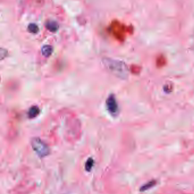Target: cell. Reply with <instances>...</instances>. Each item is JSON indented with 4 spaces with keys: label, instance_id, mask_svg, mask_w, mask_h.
<instances>
[{
    "label": "cell",
    "instance_id": "cell-1",
    "mask_svg": "<svg viewBox=\"0 0 194 194\" xmlns=\"http://www.w3.org/2000/svg\"><path fill=\"white\" fill-rule=\"evenodd\" d=\"M102 64L108 72L118 78L126 79L129 76L128 67L122 61L105 57L102 59Z\"/></svg>",
    "mask_w": 194,
    "mask_h": 194
},
{
    "label": "cell",
    "instance_id": "cell-2",
    "mask_svg": "<svg viewBox=\"0 0 194 194\" xmlns=\"http://www.w3.org/2000/svg\"><path fill=\"white\" fill-rule=\"evenodd\" d=\"M32 146L37 155L41 158L45 157L50 153V150L48 145L39 138L32 139Z\"/></svg>",
    "mask_w": 194,
    "mask_h": 194
},
{
    "label": "cell",
    "instance_id": "cell-3",
    "mask_svg": "<svg viewBox=\"0 0 194 194\" xmlns=\"http://www.w3.org/2000/svg\"><path fill=\"white\" fill-rule=\"evenodd\" d=\"M106 104L109 112L112 114L118 113V102L115 96L113 95H110L106 101Z\"/></svg>",
    "mask_w": 194,
    "mask_h": 194
},
{
    "label": "cell",
    "instance_id": "cell-4",
    "mask_svg": "<svg viewBox=\"0 0 194 194\" xmlns=\"http://www.w3.org/2000/svg\"><path fill=\"white\" fill-rule=\"evenodd\" d=\"M46 27L51 32H55L59 28V24L54 21H49L46 23Z\"/></svg>",
    "mask_w": 194,
    "mask_h": 194
},
{
    "label": "cell",
    "instance_id": "cell-5",
    "mask_svg": "<svg viewBox=\"0 0 194 194\" xmlns=\"http://www.w3.org/2000/svg\"><path fill=\"white\" fill-rule=\"evenodd\" d=\"M40 113V109L38 106L34 105L32 106L28 112V117L30 118H36V116Z\"/></svg>",
    "mask_w": 194,
    "mask_h": 194
},
{
    "label": "cell",
    "instance_id": "cell-6",
    "mask_svg": "<svg viewBox=\"0 0 194 194\" xmlns=\"http://www.w3.org/2000/svg\"><path fill=\"white\" fill-rule=\"evenodd\" d=\"M53 52V47L50 45H45L41 49V53L43 56L49 57Z\"/></svg>",
    "mask_w": 194,
    "mask_h": 194
},
{
    "label": "cell",
    "instance_id": "cell-7",
    "mask_svg": "<svg viewBox=\"0 0 194 194\" xmlns=\"http://www.w3.org/2000/svg\"><path fill=\"white\" fill-rule=\"evenodd\" d=\"M28 30L30 32H32V33H37V32H39V28L37 24H34V23H32V24H28Z\"/></svg>",
    "mask_w": 194,
    "mask_h": 194
},
{
    "label": "cell",
    "instance_id": "cell-8",
    "mask_svg": "<svg viewBox=\"0 0 194 194\" xmlns=\"http://www.w3.org/2000/svg\"><path fill=\"white\" fill-rule=\"evenodd\" d=\"M93 165H94V161L93 159L92 158H88L85 163V170L87 171H90L92 169Z\"/></svg>",
    "mask_w": 194,
    "mask_h": 194
},
{
    "label": "cell",
    "instance_id": "cell-9",
    "mask_svg": "<svg viewBox=\"0 0 194 194\" xmlns=\"http://www.w3.org/2000/svg\"><path fill=\"white\" fill-rule=\"evenodd\" d=\"M156 183V182L154 181H150V182L146 183L145 185H144V186L142 187L141 188V191H145L146 190H148L150 188H151L153 186H154Z\"/></svg>",
    "mask_w": 194,
    "mask_h": 194
},
{
    "label": "cell",
    "instance_id": "cell-10",
    "mask_svg": "<svg viewBox=\"0 0 194 194\" xmlns=\"http://www.w3.org/2000/svg\"><path fill=\"white\" fill-rule=\"evenodd\" d=\"M8 55V51L6 50L5 49H1V51H0V57H1V59L3 60V59L6 57V55Z\"/></svg>",
    "mask_w": 194,
    "mask_h": 194
}]
</instances>
